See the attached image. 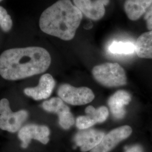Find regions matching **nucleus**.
<instances>
[{
	"mask_svg": "<svg viewBox=\"0 0 152 152\" xmlns=\"http://www.w3.org/2000/svg\"><path fill=\"white\" fill-rule=\"evenodd\" d=\"M51 61L49 52L41 47L9 49L0 55V75L10 81L26 78L45 72Z\"/></svg>",
	"mask_w": 152,
	"mask_h": 152,
	"instance_id": "f257e3e1",
	"label": "nucleus"
},
{
	"mask_svg": "<svg viewBox=\"0 0 152 152\" xmlns=\"http://www.w3.org/2000/svg\"><path fill=\"white\" fill-rule=\"evenodd\" d=\"M83 15L70 0H59L47 8L39 18V27L44 33L69 41L74 38Z\"/></svg>",
	"mask_w": 152,
	"mask_h": 152,
	"instance_id": "f03ea898",
	"label": "nucleus"
},
{
	"mask_svg": "<svg viewBox=\"0 0 152 152\" xmlns=\"http://www.w3.org/2000/svg\"><path fill=\"white\" fill-rule=\"evenodd\" d=\"M92 74L95 80L105 87H120L127 83L125 70L117 63H105L96 65L92 69Z\"/></svg>",
	"mask_w": 152,
	"mask_h": 152,
	"instance_id": "7ed1b4c3",
	"label": "nucleus"
},
{
	"mask_svg": "<svg viewBox=\"0 0 152 152\" xmlns=\"http://www.w3.org/2000/svg\"><path fill=\"white\" fill-rule=\"evenodd\" d=\"M28 117L27 111L25 110L12 112L7 99L4 98L0 100V129L1 130L12 133L19 131Z\"/></svg>",
	"mask_w": 152,
	"mask_h": 152,
	"instance_id": "20e7f679",
	"label": "nucleus"
},
{
	"mask_svg": "<svg viewBox=\"0 0 152 152\" xmlns=\"http://www.w3.org/2000/svg\"><path fill=\"white\" fill-rule=\"evenodd\" d=\"M58 94L64 102L72 105H85L91 102L95 98V95L90 88L74 87L66 83L60 86Z\"/></svg>",
	"mask_w": 152,
	"mask_h": 152,
	"instance_id": "39448f33",
	"label": "nucleus"
},
{
	"mask_svg": "<svg viewBox=\"0 0 152 152\" xmlns=\"http://www.w3.org/2000/svg\"><path fill=\"white\" fill-rule=\"evenodd\" d=\"M132 132V128L128 125L114 129L107 134H105L99 144L90 152H110L121 141L130 136Z\"/></svg>",
	"mask_w": 152,
	"mask_h": 152,
	"instance_id": "423d86ee",
	"label": "nucleus"
},
{
	"mask_svg": "<svg viewBox=\"0 0 152 152\" xmlns=\"http://www.w3.org/2000/svg\"><path fill=\"white\" fill-rule=\"evenodd\" d=\"M50 131L46 126L30 124L23 126L18 132V137L22 141L21 147L27 148L31 140L34 139L43 144H47L49 141Z\"/></svg>",
	"mask_w": 152,
	"mask_h": 152,
	"instance_id": "0eeeda50",
	"label": "nucleus"
},
{
	"mask_svg": "<svg viewBox=\"0 0 152 152\" xmlns=\"http://www.w3.org/2000/svg\"><path fill=\"white\" fill-rule=\"evenodd\" d=\"M73 2L82 15L94 20H98L104 15L105 6L108 4L109 0H73Z\"/></svg>",
	"mask_w": 152,
	"mask_h": 152,
	"instance_id": "6e6552de",
	"label": "nucleus"
},
{
	"mask_svg": "<svg viewBox=\"0 0 152 152\" xmlns=\"http://www.w3.org/2000/svg\"><path fill=\"white\" fill-rule=\"evenodd\" d=\"M55 86L54 78L49 73L41 77L38 86L28 87L24 90V94L35 100H40L49 98Z\"/></svg>",
	"mask_w": 152,
	"mask_h": 152,
	"instance_id": "1a4fd4ad",
	"label": "nucleus"
},
{
	"mask_svg": "<svg viewBox=\"0 0 152 152\" xmlns=\"http://www.w3.org/2000/svg\"><path fill=\"white\" fill-rule=\"evenodd\" d=\"M104 135L103 131L94 129L80 130L76 134L74 140L76 145L80 147L81 152H86L97 146Z\"/></svg>",
	"mask_w": 152,
	"mask_h": 152,
	"instance_id": "9d476101",
	"label": "nucleus"
},
{
	"mask_svg": "<svg viewBox=\"0 0 152 152\" xmlns=\"http://www.w3.org/2000/svg\"><path fill=\"white\" fill-rule=\"evenodd\" d=\"M131 101L129 92L120 90L113 94L108 100V104L110 112L115 119H122L126 114L125 106Z\"/></svg>",
	"mask_w": 152,
	"mask_h": 152,
	"instance_id": "9b49d317",
	"label": "nucleus"
},
{
	"mask_svg": "<svg viewBox=\"0 0 152 152\" xmlns=\"http://www.w3.org/2000/svg\"><path fill=\"white\" fill-rule=\"evenodd\" d=\"M152 4V0H126L124 4L125 12L131 20L139 19Z\"/></svg>",
	"mask_w": 152,
	"mask_h": 152,
	"instance_id": "f8f14e48",
	"label": "nucleus"
},
{
	"mask_svg": "<svg viewBox=\"0 0 152 152\" xmlns=\"http://www.w3.org/2000/svg\"><path fill=\"white\" fill-rule=\"evenodd\" d=\"M135 52L140 58L152 59V30L141 34L137 39Z\"/></svg>",
	"mask_w": 152,
	"mask_h": 152,
	"instance_id": "ddd939ff",
	"label": "nucleus"
},
{
	"mask_svg": "<svg viewBox=\"0 0 152 152\" xmlns=\"http://www.w3.org/2000/svg\"><path fill=\"white\" fill-rule=\"evenodd\" d=\"M108 51L113 54H131L135 52V44L131 42L115 41L109 45Z\"/></svg>",
	"mask_w": 152,
	"mask_h": 152,
	"instance_id": "4468645a",
	"label": "nucleus"
},
{
	"mask_svg": "<svg viewBox=\"0 0 152 152\" xmlns=\"http://www.w3.org/2000/svg\"><path fill=\"white\" fill-rule=\"evenodd\" d=\"M85 113L95 124L103 123L107 120L109 116L108 109L105 106H102L95 109L91 105L85 109Z\"/></svg>",
	"mask_w": 152,
	"mask_h": 152,
	"instance_id": "2eb2a0df",
	"label": "nucleus"
},
{
	"mask_svg": "<svg viewBox=\"0 0 152 152\" xmlns=\"http://www.w3.org/2000/svg\"><path fill=\"white\" fill-rule=\"evenodd\" d=\"M59 117V123L60 126L64 130H68L75 124V121L70 109L64 104L56 113Z\"/></svg>",
	"mask_w": 152,
	"mask_h": 152,
	"instance_id": "dca6fc26",
	"label": "nucleus"
},
{
	"mask_svg": "<svg viewBox=\"0 0 152 152\" xmlns=\"http://www.w3.org/2000/svg\"><path fill=\"white\" fill-rule=\"evenodd\" d=\"M64 104V101L61 99L55 97L45 101L42 103V107L48 112L56 113Z\"/></svg>",
	"mask_w": 152,
	"mask_h": 152,
	"instance_id": "f3484780",
	"label": "nucleus"
},
{
	"mask_svg": "<svg viewBox=\"0 0 152 152\" xmlns=\"http://www.w3.org/2000/svg\"><path fill=\"white\" fill-rule=\"evenodd\" d=\"M12 27V21L5 9L0 6V28L5 32H9Z\"/></svg>",
	"mask_w": 152,
	"mask_h": 152,
	"instance_id": "a211bd4d",
	"label": "nucleus"
},
{
	"mask_svg": "<svg viewBox=\"0 0 152 152\" xmlns=\"http://www.w3.org/2000/svg\"><path fill=\"white\" fill-rule=\"evenodd\" d=\"M76 124L77 127L79 130H85L89 129L96 124L86 115L77 117L76 120Z\"/></svg>",
	"mask_w": 152,
	"mask_h": 152,
	"instance_id": "6ab92c4d",
	"label": "nucleus"
},
{
	"mask_svg": "<svg viewBox=\"0 0 152 152\" xmlns=\"http://www.w3.org/2000/svg\"><path fill=\"white\" fill-rule=\"evenodd\" d=\"M144 19L146 22L147 28L149 31L152 30V4L144 14Z\"/></svg>",
	"mask_w": 152,
	"mask_h": 152,
	"instance_id": "aec40b11",
	"label": "nucleus"
},
{
	"mask_svg": "<svg viewBox=\"0 0 152 152\" xmlns=\"http://www.w3.org/2000/svg\"><path fill=\"white\" fill-rule=\"evenodd\" d=\"M125 152H144L142 148L139 145H135L126 149Z\"/></svg>",
	"mask_w": 152,
	"mask_h": 152,
	"instance_id": "412c9836",
	"label": "nucleus"
},
{
	"mask_svg": "<svg viewBox=\"0 0 152 152\" xmlns=\"http://www.w3.org/2000/svg\"><path fill=\"white\" fill-rule=\"evenodd\" d=\"M2 1V0H0V2H1V1Z\"/></svg>",
	"mask_w": 152,
	"mask_h": 152,
	"instance_id": "4be33fe9",
	"label": "nucleus"
}]
</instances>
